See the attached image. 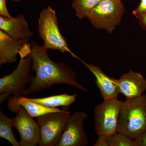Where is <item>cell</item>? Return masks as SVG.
<instances>
[{"instance_id": "obj_8", "label": "cell", "mask_w": 146, "mask_h": 146, "mask_svg": "<svg viewBox=\"0 0 146 146\" xmlns=\"http://www.w3.org/2000/svg\"><path fill=\"white\" fill-rule=\"evenodd\" d=\"M87 118V114L84 111H76L70 115L56 146L88 145V137L83 128Z\"/></svg>"}, {"instance_id": "obj_20", "label": "cell", "mask_w": 146, "mask_h": 146, "mask_svg": "<svg viewBox=\"0 0 146 146\" xmlns=\"http://www.w3.org/2000/svg\"><path fill=\"white\" fill-rule=\"evenodd\" d=\"M133 14L138 19L139 25L141 26L142 28L146 31V12L133 13Z\"/></svg>"}, {"instance_id": "obj_23", "label": "cell", "mask_w": 146, "mask_h": 146, "mask_svg": "<svg viewBox=\"0 0 146 146\" xmlns=\"http://www.w3.org/2000/svg\"><path fill=\"white\" fill-rule=\"evenodd\" d=\"M136 146H146V133L134 140Z\"/></svg>"}, {"instance_id": "obj_22", "label": "cell", "mask_w": 146, "mask_h": 146, "mask_svg": "<svg viewBox=\"0 0 146 146\" xmlns=\"http://www.w3.org/2000/svg\"><path fill=\"white\" fill-rule=\"evenodd\" d=\"M94 146H108V137L104 136H98V138Z\"/></svg>"}, {"instance_id": "obj_13", "label": "cell", "mask_w": 146, "mask_h": 146, "mask_svg": "<svg viewBox=\"0 0 146 146\" xmlns=\"http://www.w3.org/2000/svg\"><path fill=\"white\" fill-rule=\"evenodd\" d=\"M29 42L14 39L0 29V65L15 63L17 54L24 44Z\"/></svg>"}, {"instance_id": "obj_6", "label": "cell", "mask_w": 146, "mask_h": 146, "mask_svg": "<svg viewBox=\"0 0 146 146\" xmlns=\"http://www.w3.org/2000/svg\"><path fill=\"white\" fill-rule=\"evenodd\" d=\"M123 101L118 98L104 100L94 109V124L98 136L108 137L117 132L120 109Z\"/></svg>"}, {"instance_id": "obj_16", "label": "cell", "mask_w": 146, "mask_h": 146, "mask_svg": "<svg viewBox=\"0 0 146 146\" xmlns=\"http://www.w3.org/2000/svg\"><path fill=\"white\" fill-rule=\"evenodd\" d=\"M13 119L7 117L0 111V137L9 141L12 146H20L12 131Z\"/></svg>"}, {"instance_id": "obj_24", "label": "cell", "mask_w": 146, "mask_h": 146, "mask_svg": "<svg viewBox=\"0 0 146 146\" xmlns=\"http://www.w3.org/2000/svg\"><path fill=\"white\" fill-rule=\"evenodd\" d=\"M12 1H14L19 2L20 0H12Z\"/></svg>"}, {"instance_id": "obj_3", "label": "cell", "mask_w": 146, "mask_h": 146, "mask_svg": "<svg viewBox=\"0 0 146 146\" xmlns=\"http://www.w3.org/2000/svg\"><path fill=\"white\" fill-rule=\"evenodd\" d=\"M32 66L31 54L21 58L16 69L8 75L0 79V104H2L11 95L23 96L27 84L33 81L34 77L31 73Z\"/></svg>"}, {"instance_id": "obj_5", "label": "cell", "mask_w": 146, "mask_h": 146, "mask_svg": "<svg viewBox=\"0 0 146 146\" xmlns=\"http://www.w3.org/2000/svg\"><path fill=\"white\" fill-rule=\"evenodd\" d=\"M124 11L121 0H102L87 18L94 27L111 34L119 25Z\"/></svg>"}, {"instance_id": "obj_1", "label": "cell", "mask_w": 146, "mask_h": 146, "mask_svg": "<svg viewBox=\"0 0 146 146\" xmlns=\"http://www.w3.org/2000/svg\"><path fill=\"white\" fill-rule=\"evenodd\" d=\"M32 69L35 72L34 79L23 96L48 89L55 84H64L84 92L87 89L77 80L75 72L70 66L62 62H55L49 57L46 49L32 41Z\"/></svg>"}, {"instance_id": "obj_15", "label": "cell", "mask_w": 146, "mask_h": 146, "mask_svg": "<svg viewBox=\"0 0 146 146\" xmlns=\"http://www.w3.org/2000/svg\"><path fill=\"white\" fill-rule=\"evenodd\" d=\"M77 96V94L68 95L64 94L46 98H28L31 101L46 107L56 108L62 106L69 108L71 104L76 102Z\"/></svg>"}, {"instance_id": "obj_2", "label": "cell", "mask_w": 146, "mask_h": 146, "mask_svg": "<svg viewBox=\"0 0 146 146\" xmlns=\"http://www.w3.org/2000/svg\"><path fill=\"white\" fill-rule=\"evenodd\" d=\"M117 132L133 140L146 133V95L123 101L120 109Z\"/></svg>"}, {"instance_id": "obj_17", "label": "cell", "mask_w": 146, "mask_h": 146, "mask_svg": "<svg viewBox=\"0 0 146 146\" xmlns=\"http://www.w3.org/2000/svg\"><path fill=\"white\" fill-rule=\"evenodd\" d=\"M102 0H73L72 7L75 10L76 16L80 19L88 18L91 11Z\"/></svg>"}, {"instance_id": "obj_4", "label": "cell", "mask_w": 146, "mask_h": 146, "mask_svg": "<svg viewBox=\"0 0 146 146\" xmlns=\"http://www.w3.org/2000/svg\"><path fill=\"white\" fill-rule=\"evenodd\" d=\"M37 31L45 48L68 52L80 60L69 48L66 39L59 30L56 11L50 6L43 9L39 14Z\"/></svg>"}, {"instance_id": "obj_7", "label": "cell", "mask_w": 146, "mask_h": 146, "mask_svg": "<svg viewBox=\"0 0 146 146\" xmlns=\"http://www.w3.org/2000/svg\"><path fill=\"white\" fill-rule=\"evenodd\" d=\"M69 108L61 112H52L37 117L40 126L39 146H56L65 129L69 117Z\"/></svg>"}, {"instance_id": "obj_14", "label": "cell", "mask_w": 146, "mask_h": 146, "mask_svg": "<svg viewBox=\"0 0 146 146\" xmlns=\"http://www.w3.org/2000/svg\"><path fill=\"white\" fill-rule=\"evenodd\" d=\"M7 104L9 109L16 113H18L19 108L21 106H23L29 115L33 118L38 117L52 112H61L63 110L57 108L46 107L31 101L28 98L24 96L18 98L11 97L8 100Z\"/></svg>"}, {"instance_id": "obj_11", "label": "cell", "mask_w": 146, "mask_h": 146, "mask_svg": "<svg viewBox=\"0 0 146 146\" xmlns=\"http://www.w3.org/2000/svg\"><path fill=\"white\" fill-rule=\"evenodd\" d=\"M120 94L126 98L140 96L146 91V79L140 73L131 70L118 79Z\"/></svg>"}, {"instance_id": "obj_10", "label": "cell", "mask_w": 146, "mask_h": 146, "mask_svg": "<svg viewBox=\"0 0 146 146\" xmlns=\"http://www.w3.org/2000/svg\"><path fill=\"white\" fill-rule=\"evenodd\" d=\"M96 78V84L104 100L118 98L120 94L118 79L106 75L100 67L80 60Z\"/></svg>"}, {"instance_id": "obj_21", "label": "cell", "mask_w": 146, "mask_h": 146, "mask_svg": "<svg viewBox=\"0 0 146 146\" xmlns=\"http://www.w3.org/2000/svg\"><path fill=\"white\" fill-rule=\"evenodd\" d=\"M146 12V0H141L138 7L132 11V13H142Z\"/></svg>"}, {"instance_id": "obj_12", "label": "cell", "mask_w": 146, "mask_h": 146, "mask_svg": "<svg viewBox=\"0 0 146 146\" xmlns=\"http://www.w3.org/2000/svg\"><path fill=\"white\" fill-rule=\"evenodd\" d=\"M0 29L16 39L29 41L33 36L23 13L11 18L0 16Z\"/></svg>"}, {"instance_id": "obj_19", "label": "cell", "mask_w": 146, "mask_h": 146, "mask_svg": "<svg viewBox=\"0 0 146 146\" xmlns=\"http://www.w3.org/2000/svg\"><path fill=\"white\" fill-rule=\"evenodd\" d=\"M0 15L3 17L11 18L6 5V0H0Z\"/></svg>"}, {"instance_id": "obj_18", "label": "cell", "mask_w": 146, "mask_h": 146, "mask_svg": "<svg viewBox=\"0 0 146 146\" xmlns=\"http://www.w3.org/2000/svg\"><path fill=\"white\" fill-rule=\"evenodd\" d=\"M108 146H136L133 139L118 132L108 137Z\"/></svg>"}, {"instance_id": "obj_9", "label": "cell", "mask_w": 146, "mask_h": 146, "mask_svg": "<svg viewBox=\"0 0 146 146\" xmlns=\"http://www.w3.org/2000/svg\"><path fill=\"white\" fill-rule=\"evenodd\" d=\"M18 114L13 119V127L16 128L21 136L20 146H35L39 143L40 126L38 122L32 117L26 110L21 106Z\"/></svg>"}]
</instances>
